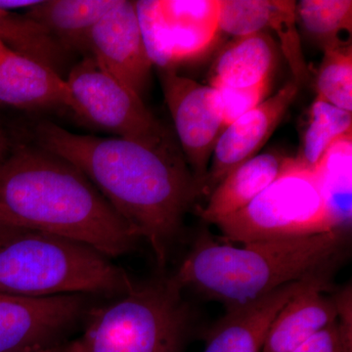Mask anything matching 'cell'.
I'll return each instance as SVG.
<instances>
[{
  "instance_id": "obj_30",
  "label": "cell",
  "mask_w": 352,
  "mask_h": 352,
  "mask_svg": "<svg viewBox=\"0 0 352 352\" xmlns=\"http://www.w3.org/2000/svg\"><path fill=\"white\" fill-rule=\"evenodd\" d=\"M23 229L16 228V227L9 226L3 222L0 221V249L10 242L14 237L22 232Z\"/></svg>"
},
{
  "instance_id": "obj_29",
  "label": "cell",
  "mask_w": 352,
  "mask_h": 352,
  "mask_svg": "<svg viewBox=\"0 0 352 352\" xmlns=\"http://www.w3.org/2000/svg\"><path fill=\"white\" fill-rule=\"evenodd\" d=\"M41 2V0H0V9L3 10L10 11L11 9H20V8H28V10L32 8Z\"/></svg>"
},
{
  "instance_id": "obj_28",
  "label": "cell",
  "mask_w": 352,
  "mask_h": 352,
  "mask_svg": "<svg viewBox=\"0 0 352 352\" xmlns=\"http://www.w3.org/2000/svg\"><path fill=\"white\" fill-rule=\"evenodd\" d=\"M292 352H344L340 344L337 321L310 338Z\"/></svg>"
},
{
  "instance_id": "obj_4",
  "label": "cell",
  "mask_w": 352,
  "mask_h": 352,
  "mask_svg": "<svg viewBox=\"0 0 352 352\" xmlns=\"http://www.w3.org/2000/svg\"><path fill=\"white\" fill-rule=\"evenodd\" d=\"M133 287L107 256L59 236L23 230L0 249V295L124 296Z\"/></svg>"
},
{
  "instance_id": "obj_27",
  "label": "cell",
  "mask_w": 352,
  "mask_h": 352,
  "mask_svg": "<svg viewBox=\"0 0 352 352\" xmlns=\"http://www.w3.org/2000/svg\"><path fill=\"white\" fill-rule=\"evenodd\" d=\"M338 307L337 325L344 352H352L351 288L346 287L335 296Z\"/></svg>"
},
{
  "instance_id": "obj_6",
  "label": "cell",
  "mask_w": 352,
  "mask_h": 352,
  "mask_svg": "<svg viewBox=\"0 0 352 352\" xmlns=\"http://www.w3.org/2000/svg\"><path fill=\"white\" fill-rule=\"evenodd\" d=\"M230 243L305 237L336 229L314 168L288 157L270 186L239 212L215 223Z\"/></svg>"
},
{
  "instance_id": "obj_5",
  "label": "cell",
  "mask_w": 352,
  "mask_h": 352,
  "mask_svg": "<svg viewBox=\"0 0 352 352\" xmlns=\"http://www.w3.org/2000/svg\"><path fill=\"white\" fill-rule=\"evenodd\" d=\"M182 292L171 278L133 287L92 312L65 352H179L188 321Z\"/></svg>"
},
{
  "instance_id": "obj_21",
  "label": "cell",
  "mask_w": 352,
  "mask_h": 352,
  "mask_svg": "<svg viewBox=\"0 0 352 352\" xmlns=\"http://www.w3.org/2000/svg\"><path fill=\"white\" fill-rule=\"evenodd\" d=\"M296 20L323 50L351 44V0H302L296 4Z\"/></svg>"
},
{
  "instance_id": "obj_14",
  "label": "cell",
  "mask_w": 352,
  "mask_h": 352,
  "mask_svg": "<svg viewBox=\"0 0 352 352\" xmlns=\"http://www.w3.org/2000/svg\"><path fill=\"white\" fill-rule=\"evenodd\" d=\"M0 104L25 110L75 108L66 78L45 65L9 50L1 41Z\"/></svg>"
},
{
  "instance_id": "obj_31",
  "label": "cell",
  "mask_w": 352,
  "mask_h": 352,
  "mask_svg": "<svg viewBox=\"0 0 352 352\" xmlns=\"http://www.w3.org/2000/svg\"><path fill=\"white\" fill-rule=\"evenodd\" d=\"M9 155V141L3 131L0 129V166Z\"/></svg>"
},
{
  "instance_id": "obj_1",
  "label": "cell",
  "mask_w": 352,
  "mask_h": 352,
  "mask_svg": "<svg viewBox=\"0 0 352 352\" xmlns=\"http://www.w3.org/2000/svg\"><path fill=\"white\" fill-rule=\"evenodd\" d=\"M38 147L82 171L164 266L184 215L201 192L175 145L149 147L124 138L74 133L54 122L34 129Z\"/></svg>"
},
{
  "instance_id": "obj_17",
  "label": "cell",
  "mask_w": 352,
  "mask_h": 352,
  "mask_svg": "<svg viewBox=\"0 0 352 352\" xmlns=\"http://www.w3.org/2000/svg\"><path fill=\"white\" fill-rule=\"evenodd\" d=\"M276 51L274 39L265 31L234 38L215 58L210 87L245 88L271 78Z\"/></svg>"
},
{
  "instance_id": "obj_7",
  "label": "cell",
  "mask_w": 352,
  "mask_h": 352,
  "mask_svg": "<svg viewBox=\"0 0 352 352\" xmlns=\"http://www.w3.org/2000/svg\"><path fill=\"white\" fill-rule=\"evenodd\" d=\"M66 82L75 103L74 112L90 124L149 147L173 145L142 98L103 71L91 56L76 65Z\"/></svg>"
},
{
  "instance_id": "obj_12",
  "label": "cell",
  "mask_w": 352,
  "mask_h": 352,
  "mask_svg": "<svg viewBox=\"0 0 352 352\" xmlns=\"http://www.w3.org/2000/svg\"><path fill=\"white\" fill-rule=\"evenodd\" d=\"M298 88L295 82L287 83L226 127L214 146L204 193L210 195L229 173L258 155L295 100Z\"/></svg>"
},
{
  "instance_id": "obj_18",
  "label": "cell",
  "mask_w": 352,
  "mask_h": 352,
  "mask_svg": "<svg viewBox=\"0 0 352 352\" xmlns=\"http://www.w3.org/2000/svg\"><path fill=\"white\" fill-rule=\"evenodd\" d=\"M117 0H47L28 10L69 53L88 52L90 32Z\"/></svg>"
},
{
  "instance_id": "obj_9",
  "label": "cell",
  "mask_w": 352,
  "mask_h": 352,
  "mask_svg": "<svg viewBox=\"0 0 352 352\" xmlns=\"http://www.w3.org/2000/svg\"><path fill=\"white\" fill-rule=\"evenodd\" d=\"M162 85L190 170L204 193L214 146L224 131L214 87L162 69Z\"/></svg>"
},
{
  "instance_id": "obj_25",
  "label": "cell",
  "mask_w": 352,
  "mask_h": 352,
  "mask_svg": "<svg viewBox=\"0 0 352 352\" xmlns=\"http://www.w3.org/2000/svg\"><path fill=\"white\" fill-rule=\"evenodd\" d=\"M273 0H219V29L234 38L268 29Z\"/></svg>"
},
{
  "instance_id": "obj_16",
  "label": "cell",
  "mask_w": 352,
  "mask_h": 352,
  "mask_svg": "<svg viewBox=\"0 0 352 352\" xmlns=\"http://www.w3.org/2000/svg\"><path fill=\"white\" fill-rule=\"evenodd\" d=\"M287 159L278 153H263L241 164L212 190L201 210V219L215 224L247 207L276 179Z\"/></svg>"
},
{
  "instance_id": "obj_11",
  "label": "cell",
  "mask_w": 352,
  "mask_h": 352,
  "mask_svg": "<svg viewBox=\"0 0 352 352\" xmlns=\"http://www.w3.org/2000/svg\"><path fill=\"white\" fill-rule=\"evenodd\" d=\"M88 53L103 71L142 98L154 65L143 41L135 2L116 1L90 32Z\"/></svg>"
},
{
  "instance_id": "obj_15",
  "label": "cell",
  "mask_w": 352,
  "mask_h": 352,
  "mask_svg": "<svg viewBox=\"0 0 352 352\" xmlns=\"http://www.w3.org/2000/svg\"><path fill=\"white\" fill-rule=\"evenodd\" d=\"M329 279L310 285L282 307L268 329L261 352H292L337 321L335 296H326Z\"/></svg>"
},
{
  "instance_id": "obj_3",
  "label": "cell",
  "mask_w": 352,
  "mask_h": 352,
  "mask_svg": "<svg viewBox=\"0 0 352 352\" xmlns=\"http://www.w3.org/2000/svg\"><path fill=\"white\" fill-rule=\"evenodd\" d=\"M346 230L258 241L241 245L220 244L200 236L171 279L226 309L258 300L280 287L333 271L346 244Z\"/></svg>"
},
{
  "instance_id": "obj_20",
  "label": "cell",
  "mask_w": 352,
  "mask_h": 352,
  "mask_svg": "<svg viewBox=\"0 0 352 352\" xmlns=\"http://www.w3.org/2000/svg\"><path fill=\"white\" fill-rule=\"evenodd\" d=\"M0 41L14 52L45 65L63 76L69 51L27 14L20 15L0 9Z\"/></svg>"
},
{
  "instance_id": "obj_8",
  "label": "cell",
  "mask_w": 352,
  "mask_h": 352,
  "mask_svg": "<svg viewBox=\"0 0 352 352\" xmlns=\"http://www.w3.org/2000/svg\"><path fill=\"white\" fill-rule=\"evenodd\" d=\"M143 41L153 65L175 69L200 59L219 34V0L136 1Z\"/></svg>"
},
{
  "instance_id": "obj_19",
  "label": "cell",
  "mask_w": 352,
  "mask_h": 352,
  "mask_svg": "<svg viewBox=\"0 0 352 352\" xmlns=\"http://www.w3.org/2000/svg\"><path fill=\"white\" fill-rule=\"evenodd\" d=\"M314 170L333 226L347 231L352 210V131L333 141Z\"/></svg>"
},
{
  "instance_id": "obj_22",
  "label": "cell",
  "mask_w": 352,
  "mask_h": 352,
  "mask_svg": "<svg viewBox=\"0 0 352 352\" xmlns=\"http://www.w3.org/2000/svg\"><path fill=\"white\" fill-rule=\"evenodd\" d=\"M351 112L336 107L317 96L309 111V124L300 154L296 156L308 168H314L336 139L351 132Z\"/></svg>"
},
{
  "instance_id": "obj_23",
  "label": "cell",
  "mask_w": 352,
  "mask_h": 352,
  "mask_svg": "<svg viewBox=\"0 0 352 352\" xmlns=\"http://www.w3.org/2000/svg\"><path fill=\"white\" fill-rule=\"evenodd\" d=\"M317 96L336 107L352 112V46L324 50L317 74Z\"/></svg>"
},
{
  "instance_id": "obj_10",
  "label": "cell",
  "mask_w": 352,
  "mask_h": 352,
  "mask_svg": "<svg viewBox=\"0 0 352 352\" xmlns=\"http://www.w3.org/2000/svg\"><path fill=\"white\" fill-rule=\"evenodd\" d=\"M87 295H0V352H31L60 344L87 312Z\"/></svg>"
},
{
  "instance_id": "obj_13",
  "label": "cell",
  "mask_w": 352,
  "mask_h": 352,
  "mask_svg": "<svg viewBox=\"0 0 352 352\" xmlns=\"http://www.w3.org/2000/svg\"><path fill=\"white\" fill-rule=\"evenodd\" d=\"M330 273L292 282L240 307L229 308L210 333L204 352H261L268 329L282 307Z\"/></svg>"
},
{
  "instance_id": "obj_26",
  "label": "cell",
  "mask_w": 352,
  "mask_h": 352,
  "mask_svg": "<svg viewBox=\"0 0 352 352\" xmlns=\"http://www.w3.org/2000/svg\"><path fill=\"white\" fill-rule=\"evenodd\" d=\"M271 78L245 88H214L224 129L263 102L270 92Z\"/></svg>"
},
{
  "instance_id": "obj_2",
  "label": "cell",
  "mask_w": 352,
  "mask_h": 352,
  "mask_svg": "<svg viewBox=\"0 0 352 352\" xmlns=\"http://www.w3.org/2000/svg\"><path fill=\"white\" fill-rule=\"evenodd\" d=\"M0 221L82 243L108 258L140 240L82 170L38 146L16 148L0 166Z\"/></svg>"
},
{
  "instance_id": "obj_24",
  "label": "cell",
  "mask_w": 352,
  "mask_h": 352,
  "mask_svg": "<svg viewBox=\"0 0 352 352\" xmlns=\"http://www.w3.org/2000/svg\"><path fill=\"white\" fill-rule=\"evenodd\" d=\"M296 2L288 0H273L268 29L274 32L279 41L289 69L295 78V82H307L309 78V69L303 56L302 43L296 25Z\"/></svg>"
},
{
  "instance_id": "obj_32",
  "label": "cell",
  "mask_w": 352,
  "mask_h": 352,
  "mask_svg": "<svg viewBox=\"0 0 352 352\" xmlns=\"http://www.w3.org/2000/svg\"><path fill=\"white\" fill-rule=\"evenodd\" d=\"M31 352H65V347L64 344H57V346L46 347V349H38V351Z\"/></svg>"
}]
</instances>
